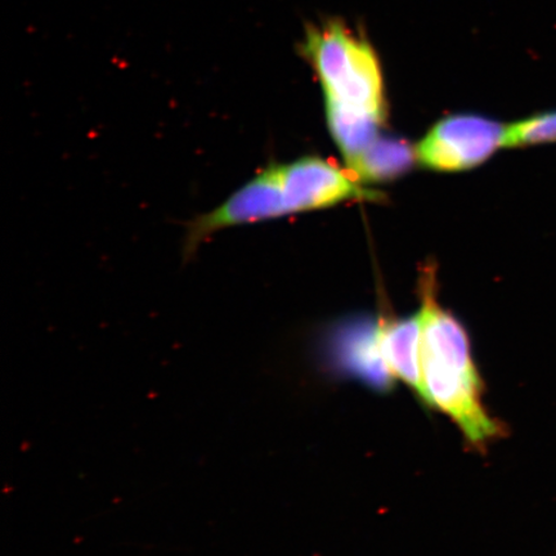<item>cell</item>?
Listing matches in <instances>:
<instances>
[{"mask_svg":"<svg viewBox=\"0 0 556 556\" xmlns=\"http://www.w3.org/2000/svg\"><path fill=\"white\" fill-rule=\"evenodd\" d=\"M303 53L321 81L326 101L363 111L384 122L381 67L368 41L333 21L311 27Z\"/></svg>","mask_w":556,"mask_h":556,"instance_id":"1","label":"cell"},{"mask_svg":"<svg viewBox=\"0 0 556 556\" xmlns=\"http://www.w3.org/2000/svg\"><path fill=\"white\" fill-rule=\"evenodd\" d=\"M504 125L478 115H452L437 123L416 146L417 162L428 169L475 168L503 148Z\"/></svg>","mask_w":556,"mask_h":556,"instance_id":"2","label":"cell"},{"mask_svg":"<svg viewBox=\"0 0 556 556\" xmlns=\"http://www.w3.org/2000/svg\"><path fill=\"white\" fill-rule=\"evenodd\" d=\"M287 214L328 207L351 199L378 200L379 192L365 190L338 166L318 157L280 164Z\"/></svg>","mask_w":556,"mask_h":556,"instance_id":"3","label":"cell"},{"mask_svg":"<svg viewBox=\"0 0 556 556\" xmlns=\"http://www.w3.org/2000/svg\"><path fill=\"white\" fill-rule=\"evenodd\" d=\"M339 333L337 359L340 367L377 391H391L393 377L382 358L378 325H357Z\"/></svg>","mask_w":556,"mask_h":556,"instance_id":"4","label":"cell"},{"mask_svg":"<svg viewBox=\"0 0 556 556\" xmlns=\"http://www.w3.org/2000/svg\"><path fill=\"white\" fill-rule=\"evenodd\" d=\"M382 358L394 380L405 382L424 401L421 381V315L380 323Z\"/></svg>","mask_w":556,"mask_h":556,"instance_id":"5","label":"cell"},{"mask_svg":"<svg viewBox=\"0 0 556 556\" xmlns=\"http://www.w3.org/2000/svg\"><path fill=\"white\" fill-rule=\"evenodd\" d=\"M331 135L350 166L379 138L382 122L363 111L326 101Z\"/></svg>","mask_w":556,"mask_h":556,"instance_id":"6","label":"cell"},{"mask_svg":"<svg viewBox=\"0 0 556 556\" xmlns=\"http://www.w3.org/2000/svg\"><path fill=\"white\" fill-rule=\"evenodd\" d=\"M415 151L406 142L393 138H378L364 155L348 166L365 182H382L406 173L416 157Z\"/></svg>","mask_w":556,"mask_h":556,"instance_id":"7","label":"cell"},{"mask_svg":"<svg viewBox=\"0 0 556 556\" xmlns=\"http://www.w3.org/2000/svg\"><path fill=\"white\" fill-rule=\"evenodd\" d=\"M556 143V110L534 114L505 127L503 148Z\"/></svg>","mask_w":556,"mask_h":556,"instance_id":"8","label":"cell"}]
</instances>
